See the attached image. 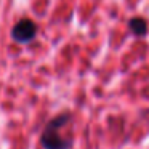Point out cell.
I'll return each mask as SVG.
<instances>
[{"label": "cell", "mask_w": 149, "mask_h": 149, "mask_svg": "<svg viewBox=\"0 0 149 149\" xmlns=\"http://www.w3.org/2000/svg\"><path fill=\"white\" fill-rule=\"evenodd\" d=\"M71 119L72 116L69 112H63L47 123V127L42 132V136H40V144H42L43 149H71L72 148L74 139L59 135V130L64 125H68Z\"/></svg>", "instance_id": "obj_1"}, {"label": "cell", "mask_w": 149, "mask_h": 149, "mask_svg": "<svg viewBox=\"0 0 149 149\" xmlns=\"http://www.w3.org/2000/svg\"><path fill=\"white\" fill-rule=\"evenodd\" d=\"M36 36H37V24L32 19H27V18L19 19L13 26V31H11V37L18 43L32 42L36 39Z\"/></svg>", "instance_id": "obj_2"}, {"label": "cell", "mask_w": 149, "mask_h": 149, "mask_svg": "<svg viewBox=\"0 0 149 149\" xmlns=\"http://www.w3.org/2000/svg\"><path fill=\"white\" fill-rule=\"evenodd\" d=\"M128 27H130V31L138 37L146 36V32H148V23H146V19H143V18H132V19L128 21Z\"/></svg>", "instance_id": "obj_3"}]
</instances>
